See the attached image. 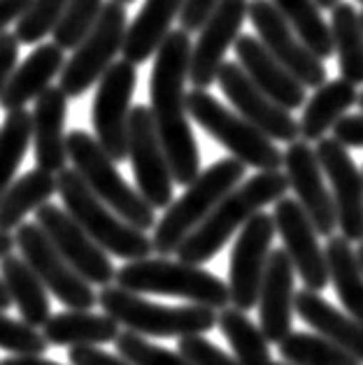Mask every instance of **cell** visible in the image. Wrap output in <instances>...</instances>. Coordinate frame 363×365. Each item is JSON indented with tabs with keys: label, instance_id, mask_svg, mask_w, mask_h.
<instances>
[{
	"label": "cell",
	"instance_id": "7",
	"mask_svg": "<svg viewBox=\"0 0 363 365\" xmlns=\"http://www.w3.org/2000/svg\"><path fill=\"white\" fill-rule=\"evenodd\" d=\"M105 317L143 337H191L217 326V312L200 305H161L140 298L119 287H105L98 293Z\"/></svg>",
	"mask_w": 363,
	"mask_h": 365
},
{
	"label": "cell",
	"instance_id": "16",
	"mask_svg": "<svg viewBox=\"0 0 363 365\" xmlns=\"http://www.w3.org/2000/svg\"><path fill=\"white\" fill-rule=\"evenodd\" d=\"M315 156L331 182L335 221L347 242H363V177L349 151L333 138L317 142Z\"/></svg>",
	"mask_w": 363,
	"mask_h": 365
},
{
	"label": "cell",
	"instance_id": "38",
	"mask_svg": "<svg viewBox=\"0 0 363 365\" xmlns=\"http://www.w3.org/2000/svg\"><path fill=\"white\" fill-rule=\"evenodd\" d=\"M68 3L70 0H33L29 12L16 21L14 38L19 44H38L44 35H51Z\"/></svg>",
	"mask_w": 363,
	"mask_h": 365
},
{
	"label": "cell",
	"instance_id": "41",
	"mask_svg": "<svg viewBox=\"0 0 363 365\" xmlns=\"http://www.w3.org/2000/svg\"><path fill=\"white\" fill-rule=\"evenodd\" d=\"M180 356H184L191 365H240L217 344H212L203 335H191L180 340Z\"/></svg>",
	"mask_w": 363,
	"mask_h": 365
},
{
	"label": "cell",
	"instance_id": "9",
	"mask_svg": "<svg viewBox=\"0 0 363 365\" xmlns=\"http://www.w3.org/2000/svg\"><path fill=\"white\" fill-rule=\"evenodd\" d=\"M126 16V5L114 3V0L103 3L101 16L91 33L77 44L75 54L61 70L58 88L66 93V98H79L108 73V68L114 63V56L121 54V44L128 29Z\"/></svg>",
	"mask_w": 363,
	"mask_h": 365
},
{
	"label": "cell",
	"instance_id": "25",
	"mask_svg": "<svg viewBox=\"0 0 363 365\" xmlns=\"http://www.w3.org/2000/svg\"><path fill=\"white\" fill-rule=\"evenodd\" d=\"M294 312L307 326L319 331L324 340L340 346L342 351H347L363 365V326L359 322H354L349 314L331 305L319 293L307 289L294 296Z\"/></svg>",
	"mask_w": 363,
	"mask_h": 365
},
{
	"label": "cell",
	"instance_id": "32",
	"mask_svg": "<svg viewBox=\"0 0 363 365\" xmlns=\"http://www.w3.org/2000/svg\"><path fill=\"white\" fill-rule=\"evenodd\" d=\"M331 40L333 54H338L340 79L349 84H363V31L357 7L338 3L331 10Z\"/></svg>",
	"mask_w": 363,
	"mask_h": 365
},
{
	"label": "cell",
	"instance_id": "22",
	"mask_svg": "<svg viewBox=\"0 0 363 365\" xmlns=\"http://www.w3.org/2000/svg\"><path fill=\"white\" fill-rule=\"evenodd\" d=\"M237 66L252 79V84L265 93L282 110H298L305 105V86L287 73V68L270 56V51L254 35H237L233 42Z\"/></svg>",
	"mask_w": 363,
	"mask_h": 365
},
{
	"label": "cell",
	"instance_id": "49",
	"mask_svg": "<svg viewBox=\"0 0 363 365\" xmlns=\"http://www.w3.org/2000/svg\"><path fill=\"white\" fill-rule=\"evenodd\" d=\"M12 302H10V296H7V291H5V287H3V282H0V309H7L10 307Z\"/></svg>",
	"mask_w": 363,
	"mask_h": 365
},
{
	"label": "cell",
	"instance_id": "30",
	"mask_svg": "<svg viewBox=\"0 0 363 365\" xmlns=\"http://www.w3.org/2000/svg\"><path fill=\"white\" fill-rule=\"evenodd\" d=\"M329 284L335 296L347 309V314L363 326V272L359 268L357 254L342 235H331L324 247Z\"/></svg>",
	"mask_w": 363,
	"mask_h": 365
},
{
	"label": "cell",
	"instance_id": "17",
	"mask_svg": "<svg viewBox=\"0 0 363 365\" xmlns=\"http://www.w3.org/2000/svg\"><path fill=\"white\" fill-rule=\"evenodd\" d=\"M270 217L275 224V233H280L285 242V252L294 265V272L300 274L305 289L319 293L329 287V268H326V254L319 245V235L300 205L285 195L275 202Z\"/></svg>",
	"mask_w": 363,
	"mask_h": 365
},
{
	"label": "cell",
	"instance_id": "48",
	"mask_svg": "<svg viewBox=\"0 0 363 365\" xmlns=\"http://www.w3.org/2000/svg\"><path fill=\"white\" fill-rule=\"evenodd\" d=\"M12 252H14V235L0 230V258L10 256Z\"/></svg>",
	"mask_w": 363,
	"mask_h": 365
},
{
	"label": "cell",
	"instance_id": "29",
	"mask_svg": "<svg viewBox=\"0 0 363 365\" xmlns=\"http://www.w3.org/2000/svg\"><path fill=\"white\" fill-rule=\"evenodd\" d=\"M357 98V86L344 79H331L315 88L312 98L305 103L303 117L298 121V135L303 138V142H319L347 114Z\"/></svg>",
	"mask_w": 363,
	"mask_h": 365
},
{
	"label": "cell",
	"instance_id": "52",
	"mask_svg": "<svg viewBox=\"0 0 363 365\" xmlns=\"http://www.w3.org/2000/svg\"><path fill=\"white\" fill-rule=\"evenodd\" d=\"M357 103H359V108H361V112H363V91L359 93V98H357Z\"/></svg>",
	"mask_w": 363,
	"mask_h": 365
},
{
	"label": "cell",
	"instance_id": "36",
	"mask_svg": "<svg viewBox=\"0 0 363 365\" xmlns=\"http://www.w3.org/2000/svg\"><path fill=\"white\" fill-rule=\"evenodd\" d=\"M277 349L282 359L291 365H361L354 356L342 351L340 346L312 333L291 331L277 344Z\"/></svg>",
	"mask_w": 363,
	"mask_h": 365
},
{
	"label": "cell",
	"instance_id": "2",
	"mask_svg": "<svg viewBox=\"0 0 363 365\" xmlns=\"http://www.w3.org/2000/svg\"><path fill=\"white\" fill-rule=\"evenodd\" d=\"M287 189L289 182L285 173L280 170L259 173L250 177L245 184L235 186L226 198H221V202L210 212L208 219L177 247V261L189 265L208 263L256 212H261L265 205L285 198Z\"/></svg>",
	"mask_w": 363,
	"mask_h": 365
},
{
	"label": "cell",
	"instance_id": "23",
	"mask_svg": "<svg viewBox=\"0 0 363 365\" xmlns=\"http://www.w3.org/2000/svg\"><path fill=\"white\" fill-rule=\"evenodd\" d=\"M68 98L58 86H49L35 98L31 112V142L38 170L58 175L68 163L66 151Z\"/></svg>",
	"mask_w": 363,
	"mask_h": 365
},
{
	"label": "cell",
	"instance_id": "14",
	"mask_svg": "<svg viewBox=\"0 0 363 365\" xmlns=\"http://www.w3.org/2000/svg\"><path fill=\"white\" fill-rule=\"evenodd\" d=\"M272 237H275V224L268 212H256L240 228V235L231 252V268H228L226 284L228 298L235 309L247 312L256 307Z\"/></svg>",
	"mask_w": 363,
	"mask_h": 365
},
{
	"label": "cell",
	"instance_id": "34",
	"mask_svg": "<svg viewBox=\"0 0 363 365\" xmlns=\"http://www.w3.org/2000/svg\"><path fill=\"white\" fill-rule=\"evenodd\" d=\"M217 326L233 349V359L240 365H268L272 361L270 344L263 337L259 324H254L247 312L224 307L217 314Z\"/></svg>",
	"mask_w": 363,
	"mask_h": 365
},
{
	"label": "cell",
	"instance_id": "56",
	"mask_svg": "<svg viewBox=\"0 0 363 365\" xmlns=\"http://www.w3.org/2000/svg\"><path fill=\"white\" fill-rule=\"evenodd\" d=\"M359 3H363V0H359Z\"/></svg>",
	"mask_w": 363,
	"mask_h": 365
},
{
	"label": "cell",
	"instance_id": "31",
	"mask_svg": "<svg viewBox=\"0 0 363 365\" xmlns=\"http://www.w3.org/2000/svg\"><path fill=\"white\" fill-rule=\"evenodd\" d=\"M56 193V175L44 170H29L10 184L0 198V230L10 233L24 224L26 215L38 212Z\"/></svg>",
	"mask_w": 363,
	"mask_h": 365
},
{
	"label": "cell",
	"instance_id": "15",
	"mask_svg": "<svg viewBox=\"0 0 363 365\" xmlns=\"http://www.w3.org/2000/svg\"><path fill=\"white\" fill-rule=\"evenodd\" d=\"M247 16L259 33V42L270 51L272 58L287 68L291 77H296L305 88H319L326 84V66L298 40V35L268 0H250Z\"/></svg>",
	"mask_w": 363,
	"mask_h": 365
},
{
	"label": "cell",
	"instance_id": "55",
	"mask_svg": "<svg viewBox=\"0 0 363 365\" xmlns=\"http://www.w3.org/2000/svg\"><path fill=\"white\" fill-rule=\"evenodd\" d=\"M359 19H361V31H363V10H361V14H359Z\"/></svg>",
	"mask_w": 363,
	"mask_h": 365
},
{
	"label": "cell",
	"instance_id": "6",
	"mask_svg": "<svg viewBox=\"0 0 363 365\" xmlns=\"http://www.w3.org/2000/svg\"><path fill=\"white\" fill-rule=\"evenodd\" d=\"M56 193L63 198V207L75 224L98 245L105 254L119 256L123 261H143L154 252L152 237L143 230L128 226L110 207L86 189L73 168H63L56 175Z\"/></svg>",
	"mask_w": 363,
	"mask_h": 365
},
{
	"label": "cell",
	"instance_id": "27",
	"mask_svg": "<svg viewBox=\"0 0 363 365\" xmlns=\"http://www.w3.org/2000/svg\"><path fill=\"white\" fill-rule=\"evenodd\" d=\"M42 337L49 346H103L119 337V324L105 314L66 309L47 319Z\"/></svg>",
	"mask_w": 363,
	"mask_h": 365
},
{
	"label": "cell",
	"instance_id": "50",
	"mask_svg": "<svg viewBox=\"0 0 363 365\" xmlns=\"http://www.w3.org/2000/svg\"><path fill=\"white\" fill-rule=\"evenodd\" d=\"M315 3H317L319 10H333V7L340 3V0H315Z\"/></svg>",
	"mask_w": 363,
	"mask_h": 365
},
{
	"label": "cell",
	"instance_id": "33",
	"mask_svg": "<svg viewBox=\"0 0 363 365\" xmlns=\"http://www.w3.org/2000/svg\"><path fill=\"white\" fill-rule=\"evenodd\" d=\"M268 3L280 12L291 31L298 35V40L312 51L324 63L326 58L333 56V40L331 29L324 21L322 10L315 0H268Z\"/></svg>",
	"mask_w": 363,
	"mask_h": 365
},
{
	"label": "cell",
	"instance_id": "28",
	"mask_svg": "<svg viewBox=\"0 0 363 365\" xmlns=\"http://www.w3.org/2000/svg\"><path fill=\"white\" fill-rule=\"evenodd\" d=\"M0 282L10 296V302L16 305L24 324L31 328H42L51 317V305L47 289L35 277V272L26 265L21 256H5L0 258Z\"/></svg>",
	"mask_w": 363,
	"mask_h": 365
},
{
	"label": "cell",
	"instance_id": "11",
	"mask_svg": "<svg viewBox=\"0 0 363 365\" xmlns=\"http://www.w3.org/2000/svg\"><path fill=\"white\" fill-rule=\"evenodd\" d=\"M136 84V66L119 61V63H112L108 73L98 79V88H96L93 96L91 121L96 142L114 163H121L128 158V117Z\"/></svg>",
	"mask_w": 363,
	"mask_h": 365
},
{
	"label": "cell",
	"instance_id": "24",
	"mask_svg": "<svg viewBox=\"0 0 363 365\" xmlns=\"http://www.w3.org/2000/svg\"><path fill=\"white\" fill-rule=\"evenodd\" d=\"M63 66L66 56L54 42L40 44L38 49L31 51V56L21 66L14 68L3 93H0V108L5 110V114L24 110L42 91H47L51 86V79L61 75Z\"/></svg>",
	"mask_w": 363,
	"mask_h": 365
},
{
	"label": "cell",
	"instance_id": "3",
	"mask_svg": "<svg viewBox=\"0 0 363 365\" xmlns=\"http://www.w3.org/2000/svg\"><path fill=\"white\" fill-rule=\"evenodd\" d=\"M245 170L247 168L231 156L221 158L208 170H203L180 198L168 205L163 217L156 221L152 235L154 252L161 258L175 254L177 247L208 219L221 198H226L242 182Z\"/></svg>",
	"mask_w": 363,
	"mask_h": 365
},
{
	"label": "cell",
	"instance_id": "12",
	"mask_svg": "<svg viewBox=\"0 0 363 365\" xmlns=\"http://www.w3.org/2000/svg\"><path fill=\"white\" fill-rule=\"evenodd\" d=\"M128 161L133 165V177H136L138 193L143 195V200L152 210H165L173 202L175 182L147 105L131 108Z\"/></svg>",
	"mask_w": 363,
	"mask_h": 365
},
{
	"label": "cell",
	"instance_id": "39",
	"mask_svg": "<svg viewBox=\"0 0 363 365\" xmlns=\"http://www.w3.org/2000/svg\"><path fill=\"white\" fill-rule=\"evenodd\" d=\"M117 351L123 361H128L131 365H191L184 356L175 354L165 346H158L154 342L145 340L143 335L123 331L114 340Z\"/></svg>",
	"mask_w": 363,
	"mask_h": 365
},
{
	"label": "cell",
	"instance_id": "51",
	"mask_svg": "<svg viewBox=\"0 0 363 365\" xmlns=\"http://www.w3.org/2000/svg\"><path fill=\"white\" fill-rule=\"evenodd\" d=\"M354 254H357V261H359V268L363 272V242L359 245V249H354Z\"/></svg>",
	"mask_w": 363,
	"mask_h": 365
},
{
	"label": "cell",
	"instance_id": "46",
	"mask_svg": "<svg viewBox=\"0 0 363 365\" xmlns=\"http://www.w3.org/2000/svg\"><path fill=\"white\" fill-rule=\"evenodd\" d=\"M33 0H0V35L7 33V26L19 21L29 12Z\"/></svg>",
	"mask_w": 363,
	"mask_h": 365
},
{
	"label": "cell",
	"instance_id": "10",
	"mask_svg": "<svg viewBox=\"0 0 363 365\" xmlns=\"http://www.w3.org/2000/svg\"><path fill=\"white\" fill-rule=\"evenodd\" d=\"M14 249H19L26 265L42 282V287L61 300V305L77 312H88L98 305V293L61 258L38 224H21L16 228Z\"/></svg>",
	"mask_w": 363,
	"mask_h": 365
},
{
	"label": "cell",
	"instance_id": "45",
	"mask_svg": "<svg viewBox=\"0 0 363 365\" xmlns=\"http://www.w3.org/2000/svg\"><path fill=\"white\" fill-rule=\"evenodd\" d=\"M16 58H19V40L14 38V33H3L0 35V93L14 73Z\"/></svg>",
	"mask_w": 363,
	"mask_h": 365
},
{
	"label": "cell",
	"instance_id": "13",
	"mask_svg": "<svg viewBox=\"0 0 363 365\" xmlns=\"http://www.w3.org/2000/svg\"><path fill=\"white\" fill-rule=\"evenodd\" d=\"M35 224L47 235V240L61 254V258H63L84 282H88L91 287H101V289L110 287L114 282L117 268L112 265L110 256L75 224V219L70 217L66 210H61L51 202L42 205V207L35 212Z\"/></svg>",
	"mask_w": 363,
	"mask_h": 365
},
{
	"label": "cell",
	"instance_id": "8",
	"mask_svg": "<svg viewBox=\"0 0 363 365\" xmlns=\"http://www.w3.org/2000/svg\"><path fill=\"white\" fill-rule=\"evenodd\" d=\"M184 103L191 119L221 147L231 151V158L240 161L245 168L252 165L261 173H275L282 168V151L272 145V140L247 123L240 114L221 105L212 93L193 88Z\"/></svg>",
	"mask_w": 363,
	"mask_h": 365
},
{
	"label": "cell",
	"instance_id": "42",
	"mask_svg": "<svg viewBox=\"0 0 363 365\" xmlns=\"http://www.w3.org/2000/svg\"><path fill=\"white\" fill-rule=\"evenodd\" d=\"M219 5V0H184L182 3V12H180V26L184 33H196L200 31L205 21L215 12V7Z\"/></svg>",
	"mask_w": 363,
	"mask_h": 365
},
{
	"label": "cell",
	"instance_id": "1",
	"mask_svg": "<svg viewBox=\"0 0 363 365\" xmlns=\"http://www.w3.org/2000/svg\"><path fill=\"white\" fill-rule=\"evenodd\" d=\"M189 56V33H168L161 47L156 49V61L152 77H149V98H152L149 112H152L156 135L161 140L163 154L170 165L173 182L182 186H189L200 175V151L189 123L187 103H184Z\"/></svg>",
	"mask_w": 363,
	"mask_h": 365
},
{
	"label": "cell",
	"instance_id": "53",
	"mask_svg": "<svg viewBox=\"0 0 363 365\" xmlns=\"http://www.w3.org/2000/svg\"><path fill=\"white\" fill-rule=\"evenodd\" d=\"M114 3H121V5H131V3H136V0H114Z\"/></svg>",
	"mask_w": 363,
	"mask_h": 365
},
{
	"label": "cell",
	"instance_id": "47",
	"mask_svg": "<svg viewBox=\"0 0 363 365\" xmlns=\"http://www.w3.org/2000/svg\"><path fill=\"white\" fill-rule=\"evenodd\" d=\"M0 365H61V363L44 359V356H12V359L0 361Z\"/></svg>",
	"mask_w": 363,
	"mask_h": 365
},
{
	"label": "cell",
	"instance_id": "5",
	"mask_svg": "<svg viewBox=\"0 0 363 365\" xmlns=\"http://www.w3.org/2000/svg\"><path fill=\"white\" fill-rule=\"evenodd\" d=\"M117 287L131 293H156V296H175L208 309H224L231 305L228 287L217 274L168 258H143L131 261L114 274Z\"/></svg>",
	"mask_w": 363,
	"mask_h": 365
},
{
	"label": "cell",
	"instance_id": "18",
	"mask_svg": "<svg viewBox=\"0 0 363 365\" xmlns=\"http://www.w3.org/2000/svg\"><path fill=\"white\" fill-rule=\"evenodd\" d=\"M217 84L221 86V91H224L228 101H231L235 114H240L247 123H252L268 140H280L291 145V142L300 138L298 121L291 117V112L282 110L268 96L261 93L237 63L224 61L217 73Z\"/></svg>",
	"mask_w": 363,
	"mask_h": 365
},
{
	"label": "cell",
	"instance_id": "4",
	"mask_svg": "<svg viewBox=\"0 0 363 365\" xmlns=\"http://www.w3.org/2000/svg\"><path fill=\"white\" fill-rule=\"evenodd\" d=\"M66 151L73 161V170L105 207L143 233L156 226V210L149 207L143 195L123 180L117 163L101 149L93 135L86 130H70L66 135Z\"/></svg>",
	"mask_w": 363,
	"mask_h": 365
},
{
	"label": "cell",
	"instance_id": "19",
	"mask_svg": "<svg viewBox=\"0 0 363 365\" xmlns=\"http://www.w3.org/2000/svg\"><path fill=\"white\" fill-rule=\"evenodd\" d=\"M282 165L289 189L296 193V202L305 212L310 224L315 226L317 235L331 237L338 228L335 221V205L331 191L324 184V173L315 156V149L303 140L291 142L287 151H282Z\"/></svg>",
	"mask_w": 363,
	"mask_h": 365
},
{
	"label": "cell",
	"instance_id": "40",
	"mask_svg": "<svg viewBox=\"0 0 363 365\" xmlns=\"http://www.w3.org/2000/svg\"><path fill=\"white\" fill-rule=\"evenodd\" d=\"M47 346L49 344L44 342L38 328L7 317L0 309V349L10 351L12 356H44Z\"/></svg>",
	"mask_w": 363,
	"mask_h": 365
},
{
	"label": "cell",
	"instance_id": "57",
	"mask_svg": "<svg viewBox=\"0 0 363 365\" xmlns=\"http://www.w3.org/2000/svg\"><path fill=\"white\" fill-rule=\"evenodd\" d=\"M361 177H363V175H361Z\"/></svg>",
	"mask_w": 363,
	"mask_h": 365
},
{
	"label": "cell",
	"instance_id": "54",
	"mask_svg": "<svg viewBox=\"0 0 363 365\" xmlns=\"http://www.w3.org/2000/svg\"><path fill=\"white\" fill-rule=\"evenodd\" d=\"M268 365H291V363H287V361L285 363H282V361H270Z\"/></svg>",
	"mask_w": 363,
	"mask_h": 365
},
{
	"label": "cell",
	"instance_id": "20",
	"mask_svg": "<svg viewBox=\"0 0 363 365\" xmlns=\"http://www.w3.org/2000/svg\"><path fill=\"white\" fill-rule=\"evenodd\" d=\"M247 3L250 0H219L215 12L198 31L196 44H191L189 56V79L193 88L205 91L212 82H217V73L228 47L237 40L247 19Z\"/></svg>",
	"mask_w": 363,
	"mask_h": 365
},
{
	"label": "cell",
	"instance_id": "35",
	"mask_svg": "<svg viewBox=\"0 0 363 365\" xmlns=\"http://www.w3.org/2000/svg\"><path fill=\"white\" fill-rule=\"evenodd\" d=\"M31 145V114L26 110L7 112L0 126V198L10 189L14 175Z\"/></svg>",
	"mask_w": 363,
	"mask_h": 365
},
{
	"label": "cell",
	"instance_id": "26",
	"mask_svg": "<svg viewBox=\"0 0 363 365\" xmlns=\"http://www.w3.org/2000/svg\"><path fill=\"white\" fill-rule=\"evenodd\" d=\"M184 0H145L143 10L126 29L121 44V56L131 66L149 61L170 33L173 21L180 16Z\"/></svg>",
	"mask_w": 363,
	"mask_h": 365
},
{
	"label": "cell",
	"instance_id": "37",
	"mask_svg": "<svg viewBox=\"0 0 363 365\" xmlns=\"http://www.w3.org/2000/svg\"><path fill=\"white\" fill-rule=\"evenodd\" d=\"M103 10V0H70L66 5L63 14L56 21L54 31V44L61 51L77 49V44L82 42L91 29L96 26Z\"/></svg>",
	"mask_w": 363,
	"mask_h": 365
},
{
	"label": "cell",
	"instance_id": "44",
	"mask_svg": "<svg viewBox=\"0 0 363 365\" xmlns=\"http://www.w3.org/2000/svg\"><path fill=\"white\" fill-rule=\"evenodd\" d=\"M68 361L73 365H131L121 356L103 351L101 346H73L68 351Z\"/></svg>",
	"mask_w": 363,
	"mask_h": 365
},
{
	"label": "cell",
	"instance_id": "43",
	"mask_svg": "<svg viewBox=\"0 0 363 365\" xmlns=\"http://www.w3.org/2000/svg\"><path fill=\"white\" fill-rule=\"evenodd\" d=\"M333 140L347 147H363V112L361 114H344V117L331 128Z\"/></svg>",
	"mask_w": 363,
	"mask_h": 365
},
{
	"label": "cell",
	"instance_id": "21",
	"mask_svg": "<svg viewBox=\"0 0 363 365\" xmlns=\"http://www.w3.org/2000/svg\"><path fill=\"white\" fill-rule=\"evenodd\" d=\"M294 265L285 249H270L263 282L259 289V319L261 333L270 342H282L291 333L294 322Z\"/></svg>",
	"mask_w": 363,
	"mask_h": 365
}]
</instances>
